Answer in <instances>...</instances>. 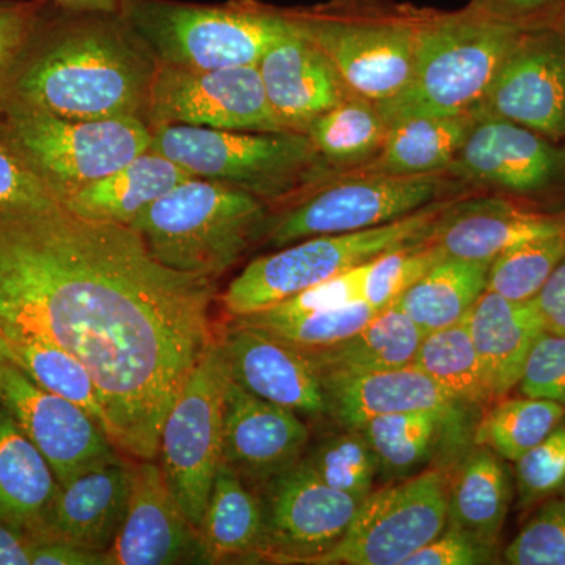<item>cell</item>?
I'll return each mask as SVG.
<instances>
[{
    "label": "cell",
    "instance_id": "7dc6e473",
    "mask_svg": "<svg viewBox=\"0 0 565 565\" xmlns=\"http://www.w3.org/2000/svg\"><path fill=\"white\" fill-rule=\"evenodd\" d=\"M57 203L61 202L0 136V211L36 210Z\"/></svg>",
    "mask_w": 565,
    "mask_h": 565
},
{
    "label": "cell",
    "instance_id": "52a82bcc",
    "mask_svg": "<svg viewBox=\"0 0 565 565\" xmlns=\"http://www.w3.org/2000/svg\"><path fill=\"white\" fill-rule=\"evenodd\" d=\"M121 17L159 65L188 70L258 65L270 44L292 28L291 14L170 0H122Z\"/></svg>",
    "mask_w": 565,
    "mask_h": 565
},
{
    "label": "cell",
    "instance_id": "ffe728a7",
    "mask_svg": "<svg viewBox=\"0 0 565 565\" xmlns=\"http://www.w3.org/2000/svg\"><path fill=\"white\" fill-rule=\"evenodd\" d=\"M448 169L505 191L533 193L564 177L565 151L525 126L481 118Z\"/></svg>",
    "mask_w": 565,
    "mask_h": 565
},
{
    "label": "cell",
    "instance_id": "2e32d148",
    "mask_svg": "<svg viewBox=\"0 0 565 565\" xmlns=\"http://www.w3.org/2000/svg\"><path fill=\"white\" fill-rule=\"evenodd\" d=\"M473 114L565 139V32L525 29Z\"/></svg>",
    "mask_w": 565,
    "mask_h": 565
},
{
    "label": "cell",
    "instance_id": "9a60e30c",
    "mask_svg": "<svg viewBox=\"0 0 565 565\" xmlns=\"http://www.w3.org/2000/svg\"><path fill=\"white\" fill-rule=\"evenodd\" d=\"M0 408L20 424L61 486L118 452L84 408L41 388L11 360L0 362Z\"/></svg>",
    "mask_w": 565,
    "mask_h": 565
},
{
    "label": "cell",
    "instance_id": "8d00e7d4",
    "mask_svg": "<svg viewBox=\"0 0 565 565\" xmlns=\"http://www.w3.org/2000/svg\"><path fill=\"white\" fill-rule=\"evenodd\" d=\"M14 363L41 388L79 405L107 434V416L87 367L57 345L29 337L7 338ZM109 437V435H107Z\"/></svg>",
    "mask_w": 565,
    "mask_h": 565
},
{
    "label": "cell",
    "instance_id": "7c38bea8",
    "mask_svg": "<svg viewBox=\"0 0 565 565\" xmlns=\"http://www.w3.org/2000/svg\"><path fill=\"white\" fill-rule=\"evenodd\" d=\"M440 193L435 174H363L330 185L285 212L269 226L267 241L281 248L308 237L374 228L429 206Z\"/></svg>",
    "mask_w": 565,
    "mask_h": 565
},
{
    "label": "cell",
    "instance_id": "f1b7e54d",
    "mask_svg": "<svg viewBox=\"0 0 565 565\" xmlns=\"http://www.w3.org/2000/svg\"><path fill=\"white\" fill-rule=\"evenodd\" d=\"M503 460L476 445L449 481L446 523L492 546H498L512 503V478Z\"/></svg>",
    "mask_w": 565,
    "mask_h": 565
},
{
    "label": "cell",
    "instance_id": "f35d334b",
    "mask_svg": "<svg viewBox=\"0 0 565 565\" xmlns=\"http://www.w3.org/2000/svg\"><path fill=\"white\" fill-rule=\"evenodd\" d=\"M379 313L381 310L360 299L341 307L311 311L296 318H269V316L255 313L232 319L267 330L277 334L286 343L292 344L294 348L308 351V349L327 348L351 337L373 321Z\"/></svg>",
    "mask_w": 565,
    "mask_h": 565
},
{
    "label": "cell",
    "instance_id": "4fadbf2b",
    "mask_svg": "<svg viewBox=\"0 0 565 565\" xmlns=\"http://www.w3.org/2000/svg\"><path fill=\"white\" fill-rule=\"evenodd\" d=\"M264 552L275 564H311L341 541L363 500L327 486L302 460L262 489Z\"/></svg>",
    "mask_w": 565,
    "mask_h": 565
},
{
    "label": "cell",
    "instance_id": "f5cc1de1",
    "mask_svg": "<svg viewBox=\"0 0 565 565\" xmlns=\"http://www.w3.org/2000/svg\"><path fill=\"white\" fill-rule=\"evenodd\" d=\"M44 3L70 13L121 14L122 0H43Z\"/></svg>",
    "mask_w": 565,
    "mask_h": 565
},
{
    "label": "cell",
    "instance_id": "d4e9b609",
    "mask_svg": "<svg viewBox=\"0 0 565 565\" xmlns=\"http://www.w3.org/2000/svg\"><path fill=\"white\" fill-rule=\"evenodd\" d=\"M468 326L497 403L519 385L527 355L546 330L544 318L535 299L516 302L487 289L468 313Z\"/></svg>",
    "mask_w": 565,
    "mask_h": 565
},
{
    "label": "cell",
    "instance_id": "60d3db41",
    "mask_svg": "<svg viewBox=\"0 0 565 565\" xmlns=\"http://www.w3.org/2000/svg\"><path fill=\"white\" fill-rule=\"evenodd\" d=\"M445 256L430 236L382 253L367 263L362 299L377 310H385Z\"/></svg>",
    "mask_w": 565,
    "mask_h": 565
},
{
    "label": "cell",
    "instance_id": "681fc988",
    "mask_svg": "<svg viewBox=\"0 0 565 565\" xmlns=\"http://www.w3.org/2000/svg\"><path fill=\"white\" fill-rule=\"evenodd\" d=\"M32 565H109L104 552H93L71 542L44 539L33 552Z\"/></svg>",
    "mask_w": 565,
    "mask_h": 565
},
{
    "label": "cell",
    "instance_id": "4dcf8cb0",
    "mask_svg": "<svg viewBox=\"0 0 565 565\" xmlns=\"http://www.w3.org/2000/svg\"><path fill=\"white\" fill-rule=\"evenodd\" d=\"M476 121L475 114H463L394 122L363 174L419 177L448 169Z\"/></svg>",
    "mask_w": 565,
    "mask_h": 565
},
{
    "label": "cell",
    "instance_id": "44dd1931",
    "mask_svg": "<svg viewBox=\"0 0 565 565\" xmlns=\"http://www.w3.org/2000/svg\"><path fill=\"white\" fill-rule=\"evenodd\" d=\"M134 463L136 460L118 451L93 465L70 484L58 486L36 527L40 541L55 539L106 553L128 512Z\"/></svg>",
    "mask_w": 565,
    "mask_h": 565
},
{
    "label": "cell",
    "instance_id": "ab89813d",
    "mask_svg": "<svg viewBox=\"0 0 565 565\" xmlns=\"http://www.w3.org/2000/svg\"><path fill=\"white\" fill-rule=\"evenodd\" d=\"M565 258V233L516 244L492 259L487 289L509 300H533Z\"/></svg>",
    "mask_w": 565,
    "mask_h": 565
},
{
    "label": "cell",
    "instance_id": "f907efd6",
    "mask_svg": "<svg viewBox=\"0 0 565 565\" xmlns=\"http://www.w3.org/2000/svg\"><path fill=\"white\" fill-rule=\"evenodd\" d=\"M535 303L544 318L546 332L565 334V258L535 296Z\"/></svg>",
    "mask_w": 565,
    "mask_h": 565
},
{
    "label": "cell",
    "instance_id": "836d02e7",
    "mask_svg": "<svg viewBox=\"0 0 565 565\" xmlns=\"http://www.w3.org/2000/svg\"><path fill=\"white\" fill-rule=\"evenodd\" d=\"M414 364L457 404L463 407L492 404L481 360L471 340L468 315L455 326L424 334Z\"/></svg>",
    "mask_w": 565,
    "mask_h": 565
},
{
    "label": "cell",
    "instance_id": "8fae6325",
    "mask_svg": "<svg viewBox=\"0 0 565 565\" xmlns=\"http://www.w3.org/2000/svg\"><path fill=\"white\" fill-rule=\"evenodd\" d=\"M147 122L221 131H289L270 107L258 66L188 70L159 65Z\"/></svg>",
    "mask_w": 565,
    "mask_h": 565
},
{
    "label": "cell",
    "instance_id": "603a6c76",
    "mask_svg": "<svg viewBox=\"0 0 565 565\" xmlns=\"http://www.w3.org/2000/svg\"><path fill=\"white\" fill-rule=\"evenodd\" d=\"M321 384L327 415L343 429H356L375 416L465 408L414 363L375 373L322 377Z\"/></svg>",
    "mask_w": 565,
    "mask_h": 565
},
{
    "label": "cell",
    "instance_id": "7a4b0ae2",
    "mask_svg": "<svg viewBox=\"0 0 565 565\" xmlns=\"http://www.w3.org/2000/svg\"><path fill=\"white\" fill-rule=\"evenodd\" d=\"M159 63L121 14L44 3L6 96L74 120L147 121Z\"/></svg>",
    "mask_w": 565,
    "mask_h": 565
},
{
    "label": "cell",
    "instance_id": "277c9868",
    "mask_svg": "<svg viewBox=\"0 0 565 565\" xmlns=\"http://www.w3.org/2000/svg\"><path fill=\"white\" fill-rule=\"evenodd\" d=\"M264 221L266 206L258 196L193 177L141 211L129 226L163 266L215 280L263 233Z\"/></svg>",
    "mask_w": 565,
    "mask_h": 565
},
{
    "label": "cell",
    "instance_id": "db71d44e",
    "mask_svg": "<svg viewBox=\"0 0 565 565\" xmlns=\"http://www.w3.org/2000/svg\"><path fill=\"white\" fill-rule=\"evenodd\" d=\"M503 2L509 9L525 13V11H534L548 6L552 0H503Z\"/></svg>",
    "mask_w": 565,
    "mask_h": 565
},
{
    "label": "cell",
    "instance_id": "f546056e",
    "mask_svg": "<svg viewBox=\"0 0 565 565\" xmlns=\"http://www.w3.org/2000/svg\"><path fill=\"white\" fill-rule=\"evenodd\" d=\"M463 422V411H418L375 416L356 429L373 449L379 475L399 481L427 470L446 438L459 434Z\"/></svg>",
    "mask_w": 565,
    "mask_h": 565
},
{
    "label": "cell",
    "instance_id": "bcb514c9",
    "mask_svg": "<svg viewBox=\"0 0 565 565\" xmlns=\"http://www.w3.org/2000/svg\"><path fill=\"white\" fill-rule=\"evenodd\" d=\"M366 266L367 263L349 270V273L330 278V280L318 282V285L296 294L291 299L267 308V310L258 311V313L269 316V318H296V316L311 313V311L329 310V308L355 302V300L362 299Z\"/></svg>",
    "mask_w": 565,
    "mask_h": 565
},
{
    "label": "cell",
    "instance_id": "7bdbcfd3",
    "mask_svg": "<svg viewBox=\"0 0 565 565\" xmlns=\"http://www.w3.org/2000/svg\"><path fill=\"white\" fill-rule=\"evenodd\" d=\"M515 463L516 490L523 508L564 489L565 419Z\"/></svg>",
    "mask_w": 565,
    "mask_h": 565
},
{
    "label": "cell",
    "instance_id": "9c48e42d",
    "mask_svg": "<svg viewBox=\"0 0 565 565\" xmlns=\"http://www.w3.org/2000/svg\"><path fill=\"white\" fill-rule=\"evenodd\" d=\"M230 374L217 337L195 364L163 419L158 462L189 522L200 530L222 463Z\"/></svg>",
    "mask_w": 565,
    "mask_h": 565
},
{
    "label": "cell",
    "instance_id": "74e56055",
    "mask_svg": "<svg viewBox=\"0 0 565 565\" xmlns=\"http://www.w3.org/2000/svg\"><path fill=\"white\" fill-rule=\"evenodd\" d=\"M300 460L327 486L359 500L373 492L379 476L373 449L359 429H343L308 445Z\"/></svg>",
    "mask_w": 565,
    "mask_h": 565
},
{
    "label": "cell",
    "instance_id": "6da1fadb",
    "mask_svg": "<svg viewBox=\"0 0 565 565\" xmlns=\"http://www.w3.org/2000/svg\"><path fill=\"white\" fill-rule=\"evenodd\" d=\"M215 297L214 278L163 266L132 226L62 203L0 211V332L79 360L134 460L158 459L163 419L217 337Z\"/></svg>",
    "mask_w": 565,
    "mask_h": 565
},
{
    "label": "cell",
    "instance_id": "d6986e66",
    "mask_svg": "<svg viewBox=\"0 0 565 565\" xmlns=\"http://www.w3.org/2000/svg\"><path fill=\"white\" fill-rule=\"evenodd\" d=\"M217 340L230 377L248 393L299 415H327L321 379L299 349L234 319Z\"/></svg>",
    "mask_w": 565,
    "mask_h": 565
},
{
    "label": "cell",
    "instance_id": "e575fe53",
    "mask_svg": "<svg viewBox=\"0 0 565 565\" xmlns=\"http://www.w3.org/2000/svg\"><path fill=\"white\" fill-rule=\"evenodd\" d=\"M305 132L327 161L356 166L381 151L388 125L377 104L349 93L343 102L315 118Z\"/></svg>",
    "mask_w": 565,
    "mask_h": 565
},
{
    "label": "cell",
    "instance_id": "4316f807",
    "mask_svg": "<svg viewBox=\"0 0 565 565\" xmlns=\"http://www.w3.org/2000/svg\"><path fill=\"white\" fill-rule=\"evenodd\" d=\"M422 329L394 302L362 330L321 349H299L322 377L394 370L414 363Z\"/></svg>",
    "mask_w": 565,
    "mask_h": 565
},
{
    "label": "cell",
    "instance_id": "cb8c5ba5",
    "mask_svg": "<svg viewBox=\"0 0 565 565\" xmlns=\"http://www.w3.org/2000/svg\"><path fill=\"white\" fill-rule=\"evenodd\" d=\"M561 233H565V218L486 199L446 206L430 239L446 256L492 262L516 244Z\"/></svg>",
    "mask_w": 565,
    "mask_h": 565
},
{
    "label": "cell",
    "instance_id": "5bb4252c",
    "mask_svg": "<svg viewBox=\"0 0 565 565\" xmlns=\"http://www.w3.org/2000/svg\"><path fill=\"white\" fill-rule=\"evenodd\" d=\"M353 95L382 103L403 90L414 68L416 24L292 14Z\"/></svg>",
    "mask_w": 565,
    "mask_h": 565
},
{
    "label": "cell",
    "instance_id": "83f0119b",
    "mask_svg": "<svg viewBox=\"0 0 565 565\" xmlns=\"http://www.w3.org/2000/svg\"><path fill=\"white\" fill-rule=\"evenodd\" d=\"M199 533L206 564L263 557L262 498L223 462L215 475Z\"/></svg>",
    "mask_w": 565,
    "mask_h": 565
},
{
    "label": "cell",
    "instance_id": "b9f144b4",
    "mask_svg": "<svg viewBox=\"0 0 565 565\" xmlns=\"http://www.w3.org/2000/svg\"><path fill=\"white\" fill-rule=\"evenodd\" d=\"M503 557L511 565H565V500L542 505L505 546Z\"/></svg>",
    "mask_w": 565,
    "mask_h": 565
},
{
    "label": "cell",
    "instance_id": "816d5d0a",
    "mask_svg": "<svg viewBox=\"0 0 565 565\" xmlns=\"http://www.w3.org/2000/svg\"><path fill=\"white\" fill-rule=\"evenodd\" d=\"M39 542L31 527L0 520V565H32Z\"/></svg>",
    "mask_w": 565,
    "mask_h": 565
},
{
    "label": "cell",
    "instance_id": "d590c367",
    "mask_svg": "<svg viewBox=\"0 0 565 565\" xmlns=\"http://www.w3.org/2000/svg\"><path fill=\"white\" fill-rule=\"evenodd\" d=\"M564 419L565 407L555 401L503 397L476 427L475 444L487 446L509 462H516Z\"/></svg>",
    "mask_w": 565,
    "mask_h": 565
},
{
    "label": "cell",
    "instance_id": "ee69618b",
    "mask_svg": "<svg viewBox=\"0 0 565 565\" xmlns=\"http://www.w3.org/2000/svg\"><path fill=\"white\" fill-rule=\"evenodd\" d=\"M520 393L565 407V334L545 332L535 341L519 385Z\"/></svg>",
    "mask_w": 565,
    "mask_h": 565
},
{
    "label": "cell",
    "instance_id": "f6af8a7d",
    "mask_svg": "<svg viewBox=\"0 0 565 565\" xmlns=\"http://www.w3.org/2000/svg\"><path fill=\"white\" fill-rule=\"evenodd\" d=\"M43 0H0V99L39 24Z\"/></svg>",
    "mask_w": 565,
    "mask_h": 565
},
{
    "label": "cell",
    "instance_id": "484cf974",
    "mask_svg": "<svg viewBox=\"0 0 565 565\" xmlns=\"http://www.w3.org/2000/svg\"><path fill=\"white\" fill-rule=\"evenodd\" d=\"M189 178L192 174L178 163L147 150L63 204L81 217L129 226L141 211Z\"/></svg>",
    "mask_w": 565,
    "mask_h": 565
},
{
    "label": "cell",
    "instance_id": "d6a6232c",
    "mask_svg": "<svg viewBox=\"0 0 565 565\" xmlns=\"http://www.w3.org/2000/svg\"><path fill=\"white\" fill-rule=\"evenodd\" d=\"M490 263L445 256L396 300L397 307L424 334L455 326L487 291Z\"/></svg>",
    "mask_w": 565,
    "mask_h": 565
},
{
    "label": "cell",
    "instance_id": "5b68a950",
    "mask_svg": "<svg viewBox=\"0 0 565 565\" xmlns=\"http://www.w3.org/2000/svg\"><path fill=\"white\" fill-rule=\"evenodd\" d=\"M0 136L62 204L151 145L140 118L74 120L10 96L0 99Z\"/></svg>",
    "mask_w": 565,
    "mask_h": 565
},
{
    "label": "cell",
    "instance_id": "11a10c76",
    "mask_svg": "<svg viewBox=\"0 0 565 565\" xmlns=\"http://www.w3.org/2000/svg\"><path fill=\"white\" fill-rule=\"evenodd\" d=\"M3 360L14 362V356L13 352H11L9 341H7V338L0 332V362H3Z\"/></svg>",
    "mask_w": 565,
    "mask_h": 565
},
{
    "label": "cell",
    "instance_id": "c3c4849f",
    "mask_svg": "<svg viewBox=\"0 0 565 565\" xmlns=\"http://www.w3.org/2000/svg\"><path fill=\"white\" fill-rule=\"evenodd\" d=\"M498 546L487 545L473 535L446 523L445 530L403 565H476L497 563Z\"/></svg>",
    "mask_w": 565,
    "mask_h": 565
},
{
    "label": "cell",
    "instance_id": "7402d4cb",
    "mask_svg": "<svg viewBox=\"0 0 565 565\" xmlns=\"http://www.w3.org/2000/svg\"><path fill=\"white\" fill-rule=\"evenodd\" d=\"M256 66L270 107L289 131L305 132L315 118L351 93L327 55L299 31L294 17L292 28L270 44Z\"/></svg>",
    "mask_w": 565,
    "mask_h": 565
},
{
    "label": "cell",
    "instance_id": "ba28073f",
    "mask_svg": "<svg viewBox=\"0 0 565 565\" xmlns=\"http://www.w3.org/2000/svg\"><path fill=\"white\" fill-rule=\"evenodd\" d=\"M150 150L192 177L232 185L262 200L288 195L313 169L319 154L302 131H221L182 125L151 128Z\"/></svg>",
    "mask_w": 565,
    "mask_h": 565
},
{
    "label": "cell",
    "instance_id": "3957f363",
    "mask_svg": "<svg viewBox=\"0 0 565 565\" xmlns=\"http://www.w3.org/2000/svg\"><path fill=\"white\" fill-rule=\"evenodd\" d=\"M523 31L511 18L481 9L418 22L411 79L393 98L375 103L386 125L473 114Z\"/></svg>",
    "mask_w": 565,
    "mask_h": 565
},
{
    "label": "cell",
    "instance_id": "1f68e13d",
    "mask_svg": "<svg viewBox=\"0 0 565 565\" xmlns=\"http://www.w3.org/2000/svg\"><path fill=\"white\" fill-rule=\"evenodd\" d=\"M58 486L40 449L0 408V520L31 527L36 534Z\"/></svg>",
    "mask_w": 565,
    "mask_h": 565
},
{
    "label": "cell",
    "instance_id": "8992f818",
    "mask_svg": "<svg viewBox=\"0 0 565 565\" xmlns=\"http://www.w3.org/2000/svg\"><path fill=\"white\" fill-rule=\"evenodd\" d=\"M444 203H433L399 221L343 234L308 237L262 256L237 275L222 296L223 310L241 318L267 310L296 294L373 262L433 234Z\"/></svg>",
    "mask_w": 565,
    "mask_h": 565
},
{
    "label": "cell",
    "instance_id": "e0dca14e",
    "mask_svg": "<svg viewBox=\"0 0 565 565\" xmlns=\"http://www.w3.org/2000/svg\"><path fill=\"white\" fill-rule=\"evenodd\" d=\"M109 565L206 564L202 541L189 522L158 460H136L128 512L106 552Z\"/></svg>",
    "mask_w": 565,
    "mask_h": 565
},
{
    "label": "cell",
    "instance_id": "30bf717a",
    "mask_svg": "<svg viewBox=\"0 0 565 565\" xmlns=\"http://www.w3.org/2000/svg\"><path fill=\"white\" fill-rule=\"evenodd\" d=\"M449 481L433 468L374 489L341 541L313 565H403L445 530Z\"/></svg>",
    "mask_w": 565,
    "mask_h": 565
},
{
    "label": "cell",
    "instance_id": "ac0fdd59",
    "mask_svg": "<svg viewBox=\"0 0 565 565\" xmlns=\"http://www.w3.org/2000/svg\"><path fill=\"white\" fill-rule=\"evenodd\" d=\"M310 430L296 412L267 403L230 377L223 414L222 462L262 490L302 459Z\"/></svg>",
    "mask_w": 565,
    "mask_h": 565
}]
</instances>
